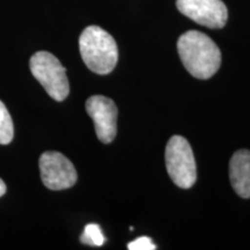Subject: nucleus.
Instances as JSON below:
<instances>
[{
    "instance_id": "f257e3e1",
    "label": "nucleus",
    "mask_w": 250,
    "mask_h": 250,
    "mask_svg": "<svg viewBox=\"0 0 250 250\" xmlns=\"http://www.w3.org/2000/svg\"><path fill=\"white\" fill-rule=\"evenodd\" d=\"M177 50L184 67L197 79H210L221 64L218 45L202 31L189 30L177 41Z\"/></svg>"
},
{
    "instance_id": "f03ea898",
    "label": "nucleus",
    "mask_w": 250,
    "mask_h": 250,
    "mask_svg": "<svg viewBox=\"0 0 250 250\" xmlns=\"http://www.w3.org/2000/svg\"><path fill=\"white\" fill-rule=\"evenodd\" d=\"M80 55L86 66L98 74H108L118 61L116 41L101 27L89 26L79 39Z\"/></svg>"
},
{
    "instance_id": "7ed1b4c3",
    "label": "nucleus",
    "mask_w": 250,
    "mask_h": 250,
    "mask_svg": "<svg viewBox=\"0 0 250 250\" xmlns=\"http://www.w3.org/2000/svg\"><path fill=\"white\" fill-rule=\"evenodd\" d=\"M30 71L43 86L50 98L56 101H64L70 93V83L66 70L54 55L48 51H39L31 56Z\"/></svg>"
},
{
    "instance_id": "20e7f679",
    "label": "nucleus",
    "mask_w": 250,
    "mask_h": 250,
    "mask_svg": "<svg viewBox=\"0 0 250 250\" xmlns=\"http://www.w3.org/2000/svg\"><path fill=\"white\" fill-rule=\"evenodd\" d=\"M166 167L168 175L177 187L190 189L197 180L195 155L184 137H171L166 146Z\"/></svg>"
},
{
    "instance_id": "39448f33",
    "label": "nucleus",
    "mask_w": 250,
    "mask_h": 250,
    "mask_svg": "<svg viewBox=\"0 0 250 250\" xmlns=\"http://www.w3.org/2000/svg\"><path fill=\"white\" fill-rule=\"evenodd\" d=\"M41 179L50 190H65L77 183L78 174L72 162L59 152H44L40 161Z\"/></svg>"
},
{
    "instance_id": "423d86ee",
    "label": "nucleus",
    "mask_w": 250,
    "mask_h": 250,
    "mask_svg": "<svg viewBox=\"0 0 250 250\" xmlns=\"http://www.w3.org/2000/svg\"><path fill=\"white\" fill-rule=\"evenodd\" d=\"M176 7L201 26L220 29L227 22L228 11L223 0H176Z\"/></svg>"
},
{
    "instance_id": "0eeeda50",
    "label": "nucleus",
    "mask_w": 250,
    "mask_h": 250,
    "mask_svg": "<svg viewBox=\"0 0 250 250\" xmlns=\"http://www.w3.org/2000/svg\"><path fill=\"white\" fill-rule=\"evenodd\" d=\"M86 111L94 122V127L100 142L109 144L117 133L118 110L111 99L94 95L86 101Z\"/></svg>"
},
{
    "instance_id": "6e6552de",
    "label": "nucleus",
    "mask_w": 250,
    "mask_h": 250,
    "mask_svg": "<svg viewBox=\"0 0 250 250\" xmlns=\"http://www.w3.org/2000/svg\"><path fill=\"white\" fill-rule=\"evenodd\" d=\"M229 179L237 195L250 198V151L240 149L234 153L229 162Z\"/></svg>"
},
{
    "instance_id": "1a4fd4ad",
    "label": "nucleus",
    "mask_w": 250,
    "mask_h": 250,
    "mask_svg": "<svg viewBox=\"0 0 250 250\" xmlns=\"http://www.w3.org/2000/svg\"><path fill=\"white\" fill-rule=\"evenodd\" d=\"M13 121L4 102L0 101V145H7L13 140Z\"/></svg>"
},
{
    "instance_id": "9d476101",
    "label": "nucleus",
    "mask_w": 250,
    "mask_h": 250,
    "mask_svg": "<svg viewBox=\"0 0 250 250\" xmlns=\"http://www.w3.org/2000/svg\"><path fill=\"white\" fill-rule=\"evenodd\" d=\"M80 241L83 245L101 247L105 242V237L98 224H88L86 225L85 229L81 234Z\"/></svg>"
},
{
    "instance_id": "9b49d317",
    "label": "nucleus",
    "mask_w": 250,
    "mask_h": 250,
    "mask_svg": "<svg viewBox=\"0 0 250 250\" xmlns=\"http://www.w3.org/2000/svg\"><path fill=\"white\" fill-rule=\"evenodd\" d=\"M127 249L130 250H154L156 246L152 242V240L147 236H140L134 241L127 245Z\"/></svg>"
},
{
    "instance_id": "f8f14e48",
    "label": "nucleus",
    "mask_w": 250,
    "mask_h": 250,
    "mask_svg": "<svg viewBox=\"0 0 250 250\" xmlns=\"http://www.w3.org/2000/svg\"><path fill=\"white\" fill-rule=\"evenodd\" d=\"M6 190H7V188H6V184L4 183V181L0 179V197L5 195Z\"/></svg>"
}]
</instances>
